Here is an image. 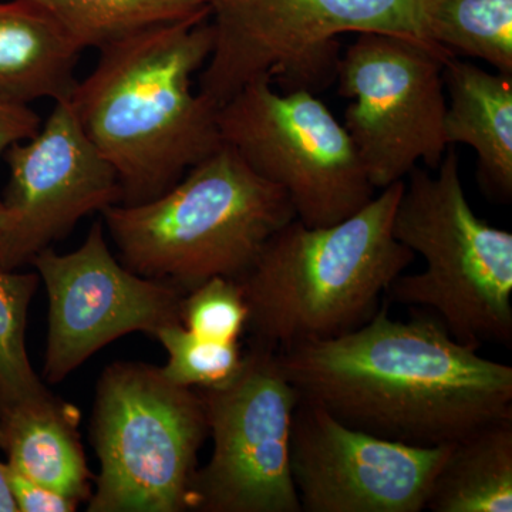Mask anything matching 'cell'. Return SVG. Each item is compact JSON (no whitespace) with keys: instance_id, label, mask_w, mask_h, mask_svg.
<instances>
[{"instance_id":"obj_1","label":"cell","mask_w":512,"mask_h":512,"mask_svg":"<svg viewBox=\"0 0 512 512\" xmlns=\"http://www.w3.org/2000/svg\"><path fill=\"white\" fill-rule=\"evenodd\" d=\"M276 352L302 399L382 439L444 446L512 416V367L457 342L429 313L402 322L383 303L338 338Z\"/></svg>"},{"instance_id":"obj_2","label":"cell","mask_w":512,"mask_h":512,"mask_svg":"<svg viewBox=\"0 0 512 512\" xmlns=\"http://www.w3.org/2000/svg\"><path fill=\"white\" fill-rule=\"evenodd\" d=\"M212 45L210 15L156 26L103 47L77 82L70 104L119 175L120 204L160 197L224 144L218 107L192 86Z\"/></svg>"},{"instance_id":"obj_3","label":"cell","mask_w":512,"mask_h":512,"mask_svg":"<svg viewBox=\"0 0 512 512\" xmlns=\"http://www.w3.org/2000/svg\"><path fill=\"white\" fill-rule=\"evenodd\" d=\"M404 181L329 227L292 220L275 232L247 274L235 279L248 306L252 343L274 350L338 338L375 315L414 261L393 235Z\"/></svg>"},{"instance_id":"obj_4","label":"cell","mask_w":512,"mask_h":512,"mask_svg":"<svg viewBox=\"0 0 512 512\" xmlns=\"http://www.w3.org/2000/svg\"><path fill=\"white\" fill-rule=\"evenodd\" d=\"M101 217L121 264L187 293L215 276L247 274L296 214L284 190L222 144L160 197L111 205Z\"/></svg>"},{"instance_id":"obj_5","label":"cell","mask_w":512,"mask_h":512,"mask_svg":"<svg viewBox=\"0 0 512 512\" xmlns=\"http://www.w3.org/2000/svg\"><path fill=\"white\" fill-rule=\"evenodd\" d=\"M434 174L407 175L393 235L426 268L400 275L390 301L434 316L457 342L512 345V234L477 217L461 181L454 147Z\"/></svg>"},{"instance_id":"obj_6","label":"cell","mask_w":512,"mask_h":512,"mask_svg":"<svg viewBox=\"0 0 512 512\" xmlns=\"http://www.w3.org/2000/svg\"><path fill=\"white\" fill-rule=\"evenodd\" d=\"M439 0H207L214 45L200 93L220 107L242 87L316 93L336 80L340 36L392 33L431 42ZM436 45V43H433Z\"/></svg>"},{"instance_id":"obj_7","label":"cell","mask_w":512,"mask_h":512,"mask_svg":"<svg viewBox=\"0 0 512 512\" xmlns=\"http://www.w3.org/2000/svg\"><path fill=\"white\" fill-rule=\"evenodd\" d=\"M92 444L100 463L89 512H184L208 436L198 389L161 367L116 362L94 397Z\"/></svg>"},{"instance_id":"obj_8","label":"cell","mask_w":512,"mask_h":512,"mask_svg":"<svg viewBox=\"0 0 512 512\" xmlns=\"http://www.w3.org/2000/svg\"><path fill=\"white\" fill-rule=\"evenodd\" d=\"M222 143L284 190L296 220L329 227L375 197L348 131L309 90L259 79L218 107Z\"/></svg>"},{"instance_id":"obj_9","label":"cell","mask_w":512,"mask_h":512,"mask_svg":"<svg viewBox=\"0 0 512 512\" xmlns=\"http://www.w3.org/2000/svg\"><path fill=\"white\" fill-rule=\"evenodd\" d=\"M448 57L433 43L377 32L357 33L340 53L336 79L349 100L343 127L375 190L443 160Z\"/></svg>"},{"instance_id":"obj_10","label":"cell","mask_w":512,"mask_h":512,"mask_svg":"<svg viewBox=\"0 0 512 512\" xmlns=\"http://www.w3.org/2000/svg\"><path fill=\"white\" fill-rule=\"evenodd\" d=\"M198 392L214 447L207 466L195 471L188 511L302 512L291 470L301 394L278 352L251 342L231 382Z\"/></svg>"},{"instance_id":"obj_11","label":"cell","mask_w":512,"mask_h":512,"mask_svg":"<svg viewBox=\"0 0 512 512\" xmlns=\"http://www.w3.org/2000/svg\"><path fill=\"white\" fill-rule=\"evenodd\" d=\"M49 299L43 376L57 384L90 356L128 333L156 338L181 323L185 293L130 271L113 255L96 221L76 251L43 249L30 259Z\"/></svg>"},{"instance_id":"obj_12","label":"cell","mask_w":512,"mask_h":512,"mask_svg":"<svg viewBox=\"0 0 512 512\" xmlns=\"http://www.w3.org/2000/svg\"><path fill=\"white\" fill-rule=\"evenodd\" d=\"M448 447L382 439L301 397L291 470L302 512L424 511Z\"/></svg>"},{"instance_id":"obj_13","label":"cell","mask_w":512,"mask_h":512,"mask_svg":"<svg viewBox=\"0 0 512 512\" xmlns=\"http://www.w3.org/2000/svg\"><path fill=\"white\" fill-rule=\"evenodd\" d=\"M5 204L18 218L20 262H30L82 218L120 204L119 175L83 130L69 100L55 101L39 133L6 151Z\"/></svg>"},{"instance_id":"obj_14","label":"cell","mask_w":512,"mask_h":512,"mask_svg":"<svg viewBox=\"0 0 512 512\" xmlns=\"http://www.w3.org/2000/svg\"><path fill=\"white\" fill-rule=\"evenodd\" d=\"M444 137L448 147L476 151L478 174L494 200L512 197V76L485 72L477 64L448 57Z\"/></svg>"},{"instance_id":"obj_15","label":"cell","mask_w":512,"mask_h":512,"mask_svg":"<svg viewBox=\"0 0 512 512\" xmlns=\"http://www.w3.org/2000/svg\"><path fill=\"white\" fill-rule=\"evenodd\" d=\"M80 413L50 390L0 402V448L8 466L73 500L89 501L92 473L80 443Z\"/></svg>"},{"instance_id":"obj_16","label":"cell","mask_w":512,"mask_h":512,"mask_svg":"<svg viewBox=\"0 0 512 512\" xmlns=\"http://www.w3.org/2000/svg\"><path fill=\"white\" fill-rule=\"evenodd\" d=\"M80 53L42 6L0 0V93L23 103L69 100Z\"/></svg>"},{"instance_id":"obj_17","label":"cell","mask_w":512,"mask_h":512,"mask_svg":"<svg viewBox=\"0 0 512 512\" xmlns=\"http://www.w3.org/2000/svg\"><path fill=\"white\" fill-rule=\"evenodd\" d=\"M426 510L512 511V416L484 424L450 444Z\"/></svg>"},{"instance_id":"obj_18","label":"cell","mask_w":512,"mask_h":512,"mask_svg":"<svg viewBox=\"0 0 512 512\" xmlns=\"http://www.w3.org/2000/svg\"><path fill=\"white\" fill-rule=\"evenodd\" d=\"M80 50L113 45L143 30L210 15L207 0H32Z\"/></svg>"},{"instance_id":"obj_19","label":"cell","mask_w":512,"mask_h":512,"mask_svg":"<svg viewBox=\"0 0 512 512\" xmlns=\"http://www.w3.org/2000/svg\"><path fill=\"white\" fill-rule=\"evenodd\" d=\"M429 36L451 56L483 60L512 76V0H439Z\"/></svg>"},{"instance_id":"obj_20","label":"cell","mask_w":512,"mask_h":512,"mask_svg":"<svg viewBox=\"0 0 512 512\" xmlns=\"http://www.w3.org/2000/svg\"><path fill=\"white\" fill-rule=\"evenodd\" d=\"M40 278L0 268V402L32 399L47 387L30 365L26 328Z\"/></svg>"},{"instance_id":"obj_21","label":"cell","mask_w":512,"mask_h":512,"mask_svg":"<svg viewBox=\"0 0 512 512\" xmlns=\"http://www.w3.org/2000/svg\"><path fill=\"white\" fill-rule=\"evenodd\" d=\"M168 360L164 376L178 386L215 389L225 386L244 365L238 342H220L190 332L183 323L165 326L157 333Z\"/></svg>"},{"instance_id":"obj_22","label":"cell","mask_w":512,"mask_h":512,"mask_svg":"<svg viewBox=\"0 0 512 512\" xmlns=\"http://www.w3.org/2000/svg\"><path fill=\"white\" fill-rule=\"evenodd\" d=\"M181 323L202 338L238 342L248 325V306L238 282L215 276L185 293Z\"/></svg>"},{"instance_id":"obj_23","label":"cell","mask_w":512,"mask_h":512,"mask_svg":"<svg viewBox=\"0 0 512 512\" xmlns=\"http://www.w3.org/2000/svg\"><path fill=\"white\" fill-rule=\"evenodd\" d=\"M9 480L18 512H73L79 507V501L36 483L10 467Z\"/></svg>"},{"instance_id":"obj_24","label":"cell","mask_w":512,"mask_h":512,"mask_svg":"<svg viewBox=\"0 0 512 512\" xmlns=\"http://www.w3.org/2000/svg\"><path fill=\"white\" fill-rule=\"evenodd\" d=\"M40 127L42 120L29 103L0 93V160L10 147L35 137Z\"/></svg>"},{"instance_id":"obj_25","label":"cell","mask_w":512,"mask_h":512,"mask_svg":"<svg viewBox=\"0 0 512 512\" xmlns=\"http://www.w3.org/2000/svg\"><path fill=\"white\" fill-rule=\"evenodd\" d=\"M22 265L18 252V218L5 201H0V268Z\"/></svg>"},{"instance_id":"obj_26","label":"cell","mask_w":512,"mask_h":512,"mask_svg":"<svg viewBox=\"0 0 512 512\" xmlns=\"http://www.w3.org/2000/svg\"><path fill=\"white\" fill-rule=\"evenodd\" d=\"M0 512H18L12 487H10L8 464L0 463Z\"/></svg>"}]
</instances>
